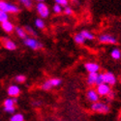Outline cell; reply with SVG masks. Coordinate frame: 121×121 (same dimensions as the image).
Returning <instances> with one entry per match:
<instances>
[{
	"label": "cell",
	"mask_w": 121,
	"mask_h": 121,
	"mask_svg": "<svg viewBox=\"0 0 121 121\" xmlns=\"http://www.w3.org/2000/svg\"><path fill=\"white\" fill-rule=\"evenodd\" d=\"M0 10L5 13L9 14H17L21 11V9L15 3L6 1V0H0Z\"/></svg>",
	"instance_id": "1"
},
{
	"label": "cell",
	"mask_w": 121,
	"mask_h": 121,
	"mask_svg": "<svg viewBox=\"0 0 121 121\" xmlns=\"http://www.w3.org/2000/svg\"><path fill=\"white\" fill-rule=\"evenodd\" d=\"M90 109L94 112H97V113H108L110 112V107L107 102L98 101V102L91 104Z\"/></svg>",
	"instance_id": "2"
},
{
	"label": "cell",
	"mask_w": 121,
	"mask_h": 121,
	"mask_svg": "<svg viewBox=\"0 0 121 121\" xmlns=\"http://www.w3.org/2000/svg\"><path fill=\"white\" fill-rule=\"evenodd\" d=\"M23 44H24V46H26L27 48H29L30 49H32V50L41 49L44 47V45L40 42L36 37H31V36L30 37L28 36L27 38H25L23 40Z\"/></svg>",
	"instance_id": "3"
},
{
	"label": "cell",
	"mask_w": 121,
	"mask_h": 121,
	"mask_svg": "<svg viewBox=\"0 0 121 121\" xmlns=\"http://www.w3.org/2000/svg\"><path fill=\"white\" fill-rule=\"evenodd\" d=\"M35 9H36V12L39 15V17L44 19L48 17L50 15V10L45 2H38L35 6Z\"/></svg>",
	"instance_id": "4"
},
{
	"label": "cell",
	"mask_w": 121,
	"mask_h": 121,
	"mask_svg": "<svg viewBox=\"0 0 121 121\" xmlns=\"http://www.w3.org/2000/svg\"><path fill=\"white\" fill-rule=\"evenodd\" d=\"M98 42L105 45H115L117 43V39L112 34L103 33L98 36Z\"/></svg>",
	"instance_id": "5"
},
{
	"label": "cell",
	"mask_w": 121,
	"mask_h": 121,
	"mask_svg": "<svg viewBox=\"0 0 121 121\" xmlns=\"http://www.w3.org/2000/svg\"><path fill=\"white\" fill-rule=\"evenodd\" d=\"M103 78H104V83H107L109 86H113L117 82V78H116L115 75L113 73H112V72L104 73L103 74Z\"/></svg>",
	"instance_id": "6"
},
{
	"label": "cell",
	"mask_w": 121,
	"mask_h": 121,
	"mask_svg": "<svg viewBox=\"0 0 121 121\" xmlns=\"http://www.w3.org/2000/svg\"><path fill=\"white\" fill-rule=\"evenodd\" d=\"M96 91L98 92L100 97H106L112 90V86H109L107 83H101L99 85H96Z\"/></svg>",
	"instance_id": "7"
},
{
	"label": "cell",
	"mask_w": 121,
	"mask_h": 121,
	"mask_svg": "<svg viewBox=\"0 0 121 121\" xmlns=\"http://www.w3.org/2000/svg\"><path fill=\"white\" fill-rule=\"evenodd\" d=\"M1 44L4 47V48H6L7 50H11V52H14V50H16L17 48V44L10 38H2Z\"/></svg>",
	"instance_id": "8"
},
{
	"label": "cell",
	"mask_w": 121,
	"mask_h": 121,
	"mask_svg": "<svg viewBox=\"0 0 121 121\" xmlns=\"http://www.w3.org/2000/svg\"><path fill=\"white\" fill-rule=\"evenodd\" d=\"M84 68L86 70V72L88 73H98L100 71V65L99 63L95 62V61H88V62H85L84 64Z\"/></svg>",
	"instance_id": "9"
},
{
	"label": "cell",
	"mask_w": 121,
	"mask_h": 121,
	"mask_svg": "<svg viewBox=\"0 0 121 121\" xmlns=\"http://www.w3.org/2000/svg\"><path fill=\"white\" fill-rule=\"evenodd\" d=\"M86 99L90 103H95V102L100 101V96H99L98 92L96 91V89L90 88L86 91Z\"/></svg>",
	"instance_id": "10"
},
{
	"label": "cell",
	"mask_w": 121,
	"mask_h": 121,
	"mask_svg": "<svg viewBox=\"0 0 121 121\" xmlns=\"http://www.w3.org/2000/svg\"><path fill=\"white\" fill-rule=\"evenodd\" d=\"M21 91V87L17 84H11L7 88V94L9 95V97H18Z\"/></svg>",
	"instance_id": "11"
},
{
	"label": "cell",
	"mask_w": 121,
	"mask_h": 121,
	"mask_svg": "<svg viewBox=\"0 0 121 121\" xmlns=\"http://www.w3.org/2000/svg\"><path fill=\"white\" fill-rule=\"evenodd\" d=\"M1 28L3 29V31L6 33H13L15 31V25L12 22H10L9 19L1 22Z\"/></svg>",
	"instance_id": "12"
},
{
	"label": "cell",
	"mask_w": 121,
	"mask_h": 121,
	"mask_svg": "<svg viewBox=\"0 0 121 121\" xmlns=\"http://www.w3.org/2000/svg\"><path fill=\"white\" fill-rule=\"evenodd\" d=\"M15 32H16V34H17V36L18 38H21V39H22V40H24L25 38L28 37V35H27V33H26V31H25L24 27H22V26H15Z\"/></svg>",
	"instance_id": "13"
},
{
	"label": "cell",
	"mask_w": 121,
	"mask_h": 121,
	"mask_svg": "<svg viewBox=\"0 0 121 121\" xmlns=\"http://www.w3.org/2000/svg\"><path fill=\"white\" fill-rule=\"evenodd\" d=\"M17 103V97H8L4 100L3 107H16Z\"/></svg>",
	"instance_id": "14"
},
{
	"label": "cell",
	"mask_w": 121,
	"mask_h": 121,
	"mask_svg": "<svg viewBox=\"0 0 121 121\" xmlns=\"http://www.w3.org/2000/svg\"><path fill=\"white\" fill-rule=\"evenodd\" d=\"M98 73H88L86 78V82L89 86L96 85V78H97Z\"/></svg>",
	"instance_id": "15"
},
{
	"label": "cell",
	"mask_w": 121,
	"mask_h": 121,
	"mask_svg": "<svg viewBox=\"0 0 121 121\" xmlns=\"http://www.w3.org/2000/svg\"><path fill=\"white\" fill-rule=\"evenodd\" d=\"M80 33H82V35L83 38L85 39V41H93V40H95V35H94L91 31L87 30V29L82 30V31H80Z\"/></svg>",
	"instance_id": "16"
},
{
	"label": "cell",
	"mask_w": 121,
	"mask_h": 121,
	"mask_svg": "<svg viewBox=\"0 0 121 121\" xmlns=\"http://www.w3.org/2000/svg\"><path fill=\"white\" fill-rule=\"evenodd\" d=\"M110 56L113 60H119L121 59V50L117 48H114L110 50Z\"/></svg>",
	"instance_id": "17"
},
{
	"label": "cell",
	"mask_w": 121,
	"mask_h": 121,
	"mask_svg": "<svg viewBox=\"0 0 121 121\" xmlns=\"http://www.w3.org/2000/svg\"><path fill=\"white\" fill-rule=\"evenodd\" d=\"M34 24H35V27H36V28L41 29V30L45 29V27H46L45 21H44V18H42V17H38V18H36L35 21H34Z\"/></svg>",
	"instance_id": "18"
},
{
	"label": "cell",
	"mask_w": 121,
	"mask_h": 121,
	"mask_svg": "<svg viewBox=\"0 0 121 121\" xmlns=\"http://www.w3.org/2000/svg\"><path fill=\"white\" fill-rule=\"evenodd\" d=\"M10 121H25V117L21 112H15L11 115Z\"/></svg>",
	"instance_id": "19"
},
{
	"label": "cell",
	"mask_w": 121,
	"mask_h": 121,
	"mask_svg": "<svg viewBox=\"0 0 121 121\" xmlns=\"http://www.w3.org/2000/svg\"><path fill=\"white\" fill-rule=\"evenodd\" d=\"M74 41H75V43L78 44V45H83V44L86 42L85 39L83 38V36L82 35V33H80V32L74 35Z\"/></svg>",
	"instance_id": "20"
},
{
	"label": "cell",
	"mask_w": 121,
	"mask_h": 121,
	"mask_svg": "<svg viewBox=\"0 0 121 121\" xmlns=\"http://www.w3.org/2000/svg\"><path fill=\"white\" fill-rule=\"evenodd\" d=\"M49 83L50 85H52V87H58L62 84V79L61 78H49Z\"/></svg>",
	"instance_id": "21"
},
{
	"label": "cell",
	"mask_w": 121,
	"mask_h": 121,
	"mask_svg": "<svg viewBox=\"0 0 121 121\" xmlns=\"http://www.w3.org/2000/svg\"><path fill=\"white\" fill-rule=\"evenodd\" d=\"M18 2L28 10H31L33 8V0H18Z\"/></svg>",
	"instance_id": "22"
},
{
	"label": "cell",
	"mask_w": 121,
	"mask_h": 121,
	"mask_svg": "<svg viewBox=\"0 0 121 121\" xmlns=\"http://www.w3.org/2000/svg\"><path fill=\"white\" fill-rule=\"evenodd\" d=\"M63 9H64L63 6L55 3V4L52 6V12H53L55 15H60V14L63 13Z\"/></svg>",
	"instance_id": "23"
},
{
	"label": "cell",
	"mask_w": 121,
	"mask_h": 121,
	"mask_svg": "<svg viewBox=\"0 0 121 121\" xmlns=\"http://www.w3.org/2000/svg\"><path fill=\"white\" fill-rule=\"evenodd\" d=\"M24 29H25L27 35H30L31 37H36V36H37V33H36V31H35V29H34L32 26L26 25V26L24 27Z\"/></svg>",
	"instance_id": "24"
},
{
	"label": "cell",
	"mask_w": 121,
	"mask_h": 121,
	"mask_svg": "<svg viewBox=\"0 0 121 121\" xmlns=\"http://www.w3.org/2000/svg\"><path fill=\"white\" fill-rule=\"evenodd\" d=\"M15 82L17 83H23L26 82V77L24 75H17L15 77Z\"/></svg>",
	"instance_id": "25"
},
{
	"label": "cell",
	"mask_w": 121,
	"mask_h": 121,
	"mask_svg": "<svg viewBox=\"0 0 121 121\" xmlns=\"http://www.w3.org/2000/svg\"><path fill=\"white\" fill-rule=\"evenodd\" d=\"M52 88V85H50L48 79V80H45V82L42 83V85H41V89L42 90H45V91H48V90H50Z\"/></svg>",
	"instance_id": "26"
},
{
	"label": "cell",
	"mask_w": 121,
	"mask_h": 121,
	"mask_svg": "<svg viewBox=\"0 0 121 121\" xmlns=\"http://www.w3.org/2000/svg\"><path fill=\"white\" fill-rule=\"evenodd\" d=\"M114 97H115V92L113 91V90L112 89L110 90V92L105 97L106 98V100H107V103H108V102H112V101L114 99Z\"/></svg>",
	"instance_id": "27"
},
{
	"label": "cell",
	"mask_w": 121,
	"mask_h": 121,
	"mask_svg": "<svg viewBox=\"0 0 121 121\" xmlns=\"http://www.w3.org/2000/svg\"><path fill=\"white\" fill-rule=\"evenodd\" d=\"M63 13H65L66 16H73V14H74V10H73L72 7L66 6V7H64V9H63Z\"/></svg>",
	"instance_id": "28"
},
{
	"label": "cell",
	"mask_w": 121,
	"mask_h": 121,
	"mask_svg": "<svg viewBox=\"0 0 121 121\" xmlns=\"http://www.w3.org/2000/svg\"><path fill=\"white\" fill-rule=\"evenodd\" d=\"M4 112H6V113H9V114H13V113H15L16 112V110H17V108H16V107H4Z\"/></svg>",
	"instance_id": "29"
},
{
	"label": "cell",
	"mask_w": 121,
	"mask_h": 121,
	"mask_svg": "<svg viewBox=\"0 0 121 121\" xmlns=\"http://www.w3.org/2000/svg\"><path fill=\"white\" fill-rule=\"evenodd\" d=\"M9 19V15L3 11H0V23Z\"/></svg>",
	"instance_id": "30"
},
{
	"label": "cell",
	"mask_w": 121,
	"mask_h": 121,
	"mask_svg": "<svg viewBox=\"0 0 121 121\" xmlns=\"http://www.w3.org/2000/svg\"><path fill=\"white\" fill-rule=\"evenodd\" d=\"M101 83H104V78H103V74L98 73L97 75V78H96V85H99Z\"/></svg>",
	"instance_id": "31"
},
{
	"label": "cell",
	"mask_w": 121,
	"mask_h": 121,
	"mask_svg": "<svg viewBox=\"0 0 121 121\" xmlns=\"http://www.w3.org/2000/svg\"><path fill=\"white\" fill-rule=\"evenodd\" d=\"M54 2L56 4H59V5L63 6V7H66L69 4V0H54Z\"/></svg>",
	"instance_id": "32"
},
{
	"label": "cell",
	"mask_w": 121,
	"mask_h": 121,
	"mask_svg": "<svg viewBox=\"0 0 121 121\" xmlns=\"http://www.w3.org/2000/svg\"><path fill=\"white\" fill-rule=\"evenodd\" d=\"M32 105H33L34 107H39V106H41V105H42V103L40 102V101H35V102L32 103Z\"/></svg>",
	"instance_id": "33"
},
{
	"label": "cell",
	"mask_w": 121,
	"mask_h": 121,
	"mask_svg": "<svg viewBox=\"0 0 121 121\" xmlns=\"http://www.w3.org/2000/svg\"><path fill=\"white\" fill-rule=\"evenodd\" d=\"M35 1H37V2H45L46 0H35Z\"/></svg>",
	"instance_id": "34"
},
{
	"label": "cell",
	"mask_w": 121,
	"mask_h": 121,
	"mask_svg": "<svg viewBox=\"0 0 121 121\" xmlns=\"http://www.w3.org/2000/svg\"><path fill=\"white\" fill-rule=\"evenodd\" d=\"M120 83H121V78H120Z\"/></svg>",
	"instance_id": "35"
},
{
	"label": "cell",
	"mask_w": 121,
	"mask_h": 121,
	"mask_svg": "<svg viewBox=\"0 0 121 121\" xmlns=\"http://www.w3.org/2000/svg\"><path fill=\"white\" fill-rule=\"evenodd\" d=\"M0 11H1V10H0Z\"/></svg>",
	"instance_id": "36"
}]
</instances>
